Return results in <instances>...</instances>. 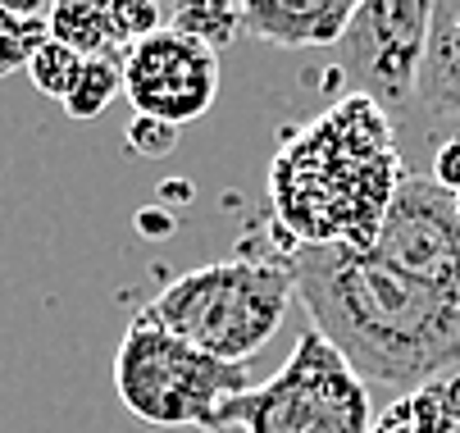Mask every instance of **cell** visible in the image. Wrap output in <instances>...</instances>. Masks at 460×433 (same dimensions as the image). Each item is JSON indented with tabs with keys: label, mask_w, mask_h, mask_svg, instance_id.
<instances>
[{
	"label": "cell",
	"mask_w": 460,
	"mask_h": 433,
	"mask_svg": "<svg viewBox=\"0 0 460 433\" xmlns=\"http://www.w3.org/2000/svg\"><path fill=\"white\" fill-rule=\"evenodd\" d=\"M292 287L310 329L365 388L415 393L460 369V296L356 246H292Z\"/></svg>",
	"instance_id": "6da1fadb"
},
{
	"label": "cell",
	"mask_w": 460,
	"mask_h": 433,
	"mask_svg": "<svg viewBox=\"0 0 460 433\" xmlns=\"http://www.w3.org/2000/svg\"><path fill=\"white\" fill-rule=\"evenodd\" d=\"M402 178L406 169L392 146L387 114L365 96H347L279 151L270 169L274 224L288 228L296 246L374 252Z\"/></svg>",
	"instance_id": "7a4b0ae2"
},
{
	"label": "cell",
	"mask_w": 460,
	"mask_h": 433,
	"mask_svg": "<svg viewBox=\"0 0 460 433\" xmlns=\"http://www.w3.org/2000/svg\"><path fill=\"white\" fill-rule=\"evenodd\" d=\"M292 296L296 287H292L288 261L233 256L219 265L178 274L142 311L173 338L191 342L196 351L228 365H246L279 333Z\"/></svg>",
	"instance_id": "3957f363"
},
{
	"label": "cell",
	"mask_w": 460,
	"mask_h": 433,
	"mask_svg": "<svg viewBox=\"0 0 460 433\" xmlns=\"http://www.w3.org/2000/svg\"><path fill=\"white\" fill-rule=\"evenodd\" d=\"M114 388L119 402L146 424L215 429L224 406L251 393V369L196 351L191 342L160 329L146 311H137L114 351Z\"/></svg>",
	"instance_id": "277c9868"
},
{
	"label": "cell",
	"mask_w": 460,
	"mask_h": 433,
	"mask_svg": "<svg viewBox=\"0 0 460 433\" xmlns=\"http://www.w3.org/2000/svg\"><path fill=\"white\" fill-rule=\"evenodd\" d=\"M369 388L314 329L296 338L270 384L233 397L215 420V429L242 433H369Z\"/></svg>",
	"instance_id": "5b68a950"
},
{
	"label": "cell",
	"mask_w": 460,
	"mask_h": 433,
	"mask_svg": "<svg viewBox=\"0 0 460 433\" xmlns=\"http://www.w3.org/2000/svg\"><path fill=\"white\" fill-rule=\"evenodd\" d=\"M424 0H360L338 37V69L351 96L374 101L383 114H402L420 101V74L429 50Z\"/></svg>",
	"instance_id": "8992f818"
},
{
	"label": "cell",
	"mask_w": 460,
	"mask_h": 433,
	"mask_svg": "<svg viewBox=\"0 0 460 433\" xmlns=\"http://www.w3.org/2000/svg\"><path fill=\"white\" fill-rule=\"evenodd\" d=\"M123 96L137 114L182 128L219 96V50L187 32L160 28L123 50Z\"/></svg>",
	"instance_id": "52a82bcc"
},
{
	"label": "cell",
	"mask_w": 460,
	"mask_h": 433,
	"mask_svg": "<svg viewBox=\"0 0 460 433\" xmlns=\"http://www.w3.org/2000/svg\"><path fill=\"white\" fill-rule=\"evenodd\" d=\"M374 256L406 270L411 278H424L460 296V206L456 197L442 192L424 173H406L378 224Z\"/></svg>",
	"instance_id": "ba28073f"
},
{
	"label": "cell",
	"mask_w": 460,
	"mask_h": 433,
	"mask_svg": "<svg viewBox=\"0 0 460 433\" xmlns=\"http://www.w3.org/2000/svg\"><path fill=\"white\" fill-rule=\"evenodd\" d=\"M164 28V10L146 0H119V5H55L50 10V37L78 50L83 59L96 55H123L142 37Z\"/></svg>",
	"instance_id": "9c48e42d"
},
{
	"label": "cell",
	"mask_w": 460,
	"mask_h": 433,
	"mask_svg": "<svg viewBox=\"0 0 460 433\" xmlns=\"http://www.w3.org/2000/svg\"><path fill=\"white\" fill-rule=\"evenodd\" d=\"M351 0H246L242 5V32L270 46H338Z\"/></svg>",
	"instance_id": "30bf717a"
},
{
	"label": "cell",
	"mask_w": 460,
	"mask_h": 433,
	"mask_svg": "<svg viewBox=\"0 0 460 433\" xmlns=\"http://www.w3.org/2000/svg\"><path fill=\"white\" fill-rule=\"evenodd\" d=\"M420 101L438 114H460V0H438L429 14Z\"/></svg>",
	"instance_id": "8fae6325"
},
{
	"label": "cell",
	"mask_w": 460,
	"mask_h": 433,
	"mask_svg": "<svg viewBox=\"0 0 460 433\" xmlns=\"http://www.w3.org/2000/svg\"><path fill=\"white\" fill-rule=\"evenodd\" d=\"M460 429V369L387 402L369 433H456Z\"/></svg>",
	"instance_id": "7c38bea8"
},
{
	"label": "cell",
	"mask_w": 460,
	"mask_h": 433,
	"mask_svg": "<svg viewBox=\"0 0 460 433\" xmlns=\"http://www.w3.org/2000/svg\"><path fill=\"white\" fill-rule=\"evenodd\" d=\"M50 41V10L41 5H0V69H28V59Z\"/></svg>",
	"instance_id": "4fadbf2b"
},
{
	"label": "cell",
	"mask_w": 460,
	"mask_h": 433,
	"mask_svg": "<svg viewBox=\"0 0 460 433\" xmlns=\"http://www.w3.org/2000/svg\"><path fill=\"white\" fill-rule=\"evenodd\" d=\"M164 28L187 32L196 41H206L210 50L228 46L233 37H242V5L228 0H201V5H169L164 10Z\"/></svg>",
	"instance_id": "5bb4252c"
},
{
	"label": "cell",
	"mask_w": 460,
	"mask_h": 433,
	"mask_svg": "<svg viewBox=\"0 0 460 433\" xmlns=\"http://www.w3.org/2000/svg\"><path fill=\"white\" fill-rule=\"evenodd\" d=\"M123 92V55H96L83 59V74L74 92L64 96V114L69 119H96L110 110V101Z\"/></svg>",
	"instance_id": "9a60e30c"
},
{
	"label": "cell",
	"mask_w": 460,
	"mask_h": 433,
	"mask_svg": "<svg viewBox=\"0 0 460 433\" xmlns=\"http://www.w3.org/2000/svg\"><path fill=\"white\" fill-rule=\"evenodd\" d=\"M78 74H83V55L69 50L64 41H55V37L28 59V78H32V87L46 92V96H55L59 105H64V96L74 92Z\"/></svg>",
	"instance_id": "2e32d148"
},
{
	"label": "cell",
	"mask_w": 460,
	"mask_h": 433,
	"mask_svg": "<svg viewBox=\"0 0 460 433\" xmlns=\"http://www.w3.org/2000/svg\"><path fill=\"white\" fill-rule=\"evenodd\" d=\"M173 146H178V128H173V123H160L151 114H133V123H128V151H133V155L164 160Z\"/></svg>",
	"instance_id": "e0dca14e"
},
{
	"label": "cell",
	"mask_w": 460,
	"mask_h": 433,
	"mask_svg": "<svg viewBox=\"0 0 460 433\" xmlns=\"http://www.w3.org/2000/svg\"><path fill=\"white\" fill-rule=\"evenodd\" d=\"M429 178L438 182L442 192L460 197V137H447V142L438 146V155H433V169H429Z\"/></svg>",
	"instance_id": "ac0fdd59"
},
{
	"label": "cell",
	"mask_w": 460,
	"mask_h": 433,
	"mask_svg": "<svg viewBox=\"0 0 460 433\" xmlns=\"http://www.w3.org/2000/svg\"><path fill=\"white\" fill-rule=\"evenodd\" d=\"M137 228H142L146 237H164V233L173 228V215H164V210H142V215H137Z\"/></svg>",
	"instance_id": "d6986e66"
},
{
	"label": "cell",
	"mask_w": 460,
	"mask_h": 433,
	"mask_svg": "<svg viewBox=\"0 0 460 433\" xmlns=\"http://www.w3.org/2000/svg\"><path fill=\"white\" fill-rule=\"evenodd\" d=\"M210 433H242V429H210Z\"/></svg>",
	"instance_id": "ffe728a7"
},
{
	"label": "cell",
	"mask_w": 460,
	"mask_h": 433,
	"mask_svg": "<svg viewBox=\"0 0 460 433\" xmlns=\"http://www.w3.org/2000/svg\"><path fill=\"white\" fill-rule=\"evenodd\" d=\"M0 78H5V69H0Z\"/></svg>",
	"instance_id": "44dd1931"
}]
</instances>
